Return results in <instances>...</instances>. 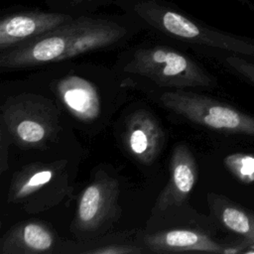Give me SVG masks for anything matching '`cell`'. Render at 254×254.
<instances>
[{"instance_id":"10","label":"cell","mask_w":254,"mask_h":254,"mask_svg":"<svg viewBox=\"0 0 254 254\" xmlns=\"http://www.w3.org/2000/svg\"><path fill=\"white\" fill-rule=\"evenodd\" d=\"M73 18L64 12L44 11L7 15L0 22V52L36 39Z\"/></svg>"},{"instance_id":"9","label":"cell","mask_w":254,"mask_h":254,"mask_svg":"<svg viewBox=\"0 0 254 254\" xmlns=\"http://www.w3.org/2000/svg\"><path fill=\"white\" fill-rule=\"evenodd\" d=\"M121 142L127 154L142 165H152L163 151L166 134L157 116L147 108L130 111L123 120Z\"/></svg>"},{"instance_id":"18","label":"cell","mask_w":254,"mask_h":254,"mask_svg":"<svg viewBox=\"0 0 254 254\" xmlns=\"http://www.w3.org/2000/svg\"><path fill=\"white\" fill-rule=\"evenodd\" d=\"M0 133H1V148H0L1 149V164H0V167H1V173H3L7 168V163H6L7 157L5 156L6 150H7L6 145H8L9 142H11V141H10L9 137L7 136L6 132L4 131V129L1 127H0Z\"/></svg>"},{"instance_id":"5","label":"cell","mask_w":254,"mask_h":254,"mask_svg":"<svg viewBox=\"0 0 254 254\" xmlns=\"http://www.w3.org/2000/svg\"><path fill=\"white\" fill-rule=\"evenodd\" d=\"M62 109L51 97L24 92L11 95L1 105L0 127L10 141L23 149H46L62 130Z\"/></svg>"},{"instance_id":"19","label":"cell","mask_w":254,"mask_h":254,"mask_svg":"<svg viewBox=\"0 0 254 254\" xmlns=\"http://www.w3.org/2000/svg\"><path fill=\"white\" fill-rule=\"evenodd\" d=\"M67 1H71V2H87V1H91V0H67Z\"/></svg>"},{"instance_id":"1","label":"cell","mask_w":254,"mask_h":254,"mask_svg":"<svg viewBox=\"0 0 254 254\" xmlns=\"http://www.w3.org/2000/svg\"><path fill=\"white\" fill-rule=\"evenodd\" d=\"M128 35V28L118 22L80 16L36 39L0 52V68L9 70L62 63L112 47Z\"/></svg>"},{"instance_id":"17","label":"cell","mask_w":254,"mask_h":254,"mask_svg":"<svg viewBox=\"0 0 254 254\" xmlns=\"http://www.w3.org/2000/svg\"><path fill=\"white\" fill-rule=\"evenodd\" d=\"M226 64L236 70L239 74L254 83V64L237 56H228L225 59Z\"/></svg>"},{"instance_id":"2","label":"cell","mask_w":254,"mask_h":254,"mask_svg":"<svg viewBox=\"0 0 254 254\" xmlns=\"http://www.w3.org/2000/svg\"><path fill=\"white\" fill-rule=\"evenodd\" d=\"M83 66L53 67L43 72L44 81L62 111L67 113L80 127L102 128L119 103V87L112 83L103 87L102 79H95V71ZM122 87V86H121Z\"/></svg>"},{"instance_id":"14","label":"cell","mask_w":254,"mask_h":254,"mask_svg":"<svg viewBox=\"0 0 254 254\" xmlns=\"http://www.w3.org/2000/svg\"><path fill=\"white\" fill-rule=\"evenodd\" d=\"M207 200L211 212L224 227L254 241V216L220 195L208 193Z\"/></svg>"},{"instance_id":"8","label":"cell","mask_w":254,"mask_h":254,"mask_svg":"<svg viewBox=\"0 0 254 254\" xmlns=\"http://www.w3.org/2000/svg\"><path fill=\"white\" fill-rule=\"evenodd\" d=\"M119 182L97 171L77 197L71 232L81 241L94 239L108 230L120 216Z\"/></svg>"},{"instance_id":"20","label":"cell","mask_w":254,"mask_h":254,"mask_svg":"<svg viewBox=\"0 0 254 254\" xmlns=\"http://www.w3.org/2000/svg\"><path fill=\"white\" fill-rule=\"evenodd\" d=\"M241 1L244 2V3H246V4H251V3H253L254 0H241Z\"/></svg>"},{"instance_id":"4","label":"cell","mask_w":254,"mask_h":254,"mask_svg":"<svg viewBox=\"0 0 254 254\" xmlns=\"http://www.w3.org/2000/svg\"><path fill=\"white\" fill-rule=\"evenodd\" d=\"M121 74L142 78L167 89L209 87L214 79L190 56L168 46H140L127 52L117 64Z\"/></svg>"},{"instance_id":"7","label":"cell","mask_w":254,"mask_h":254,"mask_svg":"<svg viewBox=\"0 0 254 254\" xmlns=\"http://www.w3.org/2000/svg\"><path fill=\"white\" fill-rule=\"evenodd\" d=\"M158 97L161 106L191 123L216 131L254 136V117L228 104L187 89H167Z\"/></svg>"},{"instance_id":"12","label":"cell","mask_w":254,"mask_h":254,"mask_svg":"<svg viewBox=\"0 0 254 254\" xmlns=\"http://www.w3.org/2000/svg\"><path fill=\"white\" fill-rule=\"evenodd\" d=\"M59 247L62 248L57 232L36 219L13 225L0 241L1 254H48L60 252Z\"/></svg>"},{"instance_id":"16","label":"cell","mask_w":254,"mask_h":254,"mask_svg":"<svg viewBox=\"0 0 254 254\" xmlns=\"http://www.w3.org/2000/svg\"><path fill=\"white\" fill-rule=\"evenodd\" d=\"M228 170L241 182H254V157L245 154H232L224 159Z\"/></svg>"},{"instance_id":"13","label":"cell","mask_w":254,"mask_h":254,"mask_svg":"<svg viewBox=\"0 0 254 254\" xmlns=\"http://www.w3.org/2000/svg\"><path fill=\"white\" fill-rule=\"evenodd\" d=\"M147 252H213L229 253V249L217 243L205 233L189 228H174L144 234L141 238Z\"/></svg>"},{"instance_id":"11","label":"cell","mask_w":254,"mask_h":254,"mask_svg":"<svg viewBox=\"0 0 254 254\" xmlns=\"http://www.w3.org/2000/svg\"><path fill=\"white\" fill-rule=\"evenodd\" d=\"M196 180L197 166L191 151L186 144L176 145L170 160V179L155 202L153 213L183 205Z\"/></svg>"},{"instance_id":"6","label":"cell","mask_w":254,"mask_h":254,"mask_svg":"<svg viewBox=\"0 0 254 254\" xmlns=\"http://www.w3.org/2000/svg\"><path fill=\"white\" fill-rule=\"evenodd\" d=\"M68 161L32 162L12 175L7 200L24 211L38 213L58 205L72 191Z\"/></svg>"},{"instance_id":"15","label":"cell","mask_w":254,"mask_h":254,"mask_svg":"<svg viewBox=\"0 0 254 254\" xmlns=\"http://www.w3.org/2000/svg\"><path fill=\"white\" fill-rule=\"evenodd\" d=\"M80 247L73 244V248L68 253H81V254H139L146 253L147 250L138 244L123 243L116 241L115 238L111 241L91 244L88 241H81Z\"/></svg>"},{"instance_id":"3","label":"cell","mask_w":254,"mask_h":254,"mask_svg":"<svg viewBox=\"0 0 254 254\" xmlns=\"http://www.w3.org/2000/svg\"><path fill=\"white\" fill-rule=\"evenodd\" d=\"M118 6L145 26L175 40L254 57V41L202 25L161 0H118Z\"/></svg>"}]
</instances>
